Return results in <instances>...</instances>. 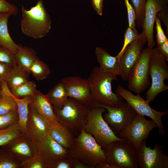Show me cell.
<instances>
[{"instance_id": "obj_42", "label": "cell", "mask_w": 168, "mask_h": 168, "mask_svg": "<svg viewBox=\"0 0 168 168\" xmlns=\"http://www.w3.org/2000/svg\"><path fill=\"white\" fill-rule=\"evenodd\" d=\"M168 7L163 8L159 12L157 17L163 22L166 27V33L168 34Z\"/></svg>"}, {"instance_id": "obj_22", "label": "cell", "mask_w": 168, "mask_h": 168, "mask_svg": "<svg viewBox=\"0 0 168 168\" xmlns=\"http://www.w3.org/2000/svg\"><path fill=\"white\" fill-rule=\"evenodd\" d=\"M10 16L8 14H0V45L15 54L21 45L17 44L14 42L9 32L7 23Z\"/></svg>"}, {"instance_id": "obj_29", "label": "cell", "mask_w": 168, "mask_h": 168, "mask_svg": "<svg viewBox=\"0 0 168 168\" xmlns=\"http://www.w3.org/2000/svg\"><path fill=\"white\" fill-rule=\"evenodd\" d=\"M50 72L49 67L38 57L33 63L30 69V73L37 81L46 79Z\"/></svg>"}, {"instance_id": "obj_25", "label": "cell", "mask_w": 168, "mask_h": 168, "mask_svg": "<svg viewBox=\"0 0 168 168\" xmlns=\"http://www.w3.org/2000/svg\"><path fill=\"white\" fill-rule=\"evenodd\" d=\"M13 96L17 105L18 115V122L22 134L25 135L29 115V105L31 102V96H28L19 98L13 95Z\"/></svg>"}, {"instance_id": "obj_10", "label": "cell", "mask_w": 168, "mask_h": 168, "mask_svg": "<svg viewBox=\"0 0 168 168\" xmlns=\"http://www.w3.org/2000/svg\"><path fill=\"white\" fill-rule=\"evenodd\" d=\"M156 127L157 126L154 120H147L145 116L138 114L118 137L128 140L137 150L142 142L148 138L151 131Z\"/></svg>"}, {"instance_id": "obj_37", "label": "cell", "mask_w": 168, "mask_h": 168, "mask_svg": "<svg viewBox=\"0 0 168 168\" xmlns=\"http://www.w3.org/2000/svg\"><path fill=\"white\" fill-rule=\"evenodd\" d=\"M124 2L127 10L128 27L135 30H137L135 10L133 6L130 3L129 0H124Z\"/></svg>"}, {"instance_id": "obj_40", "label": "cell", "mask_w": 168, "mask_h": 168, "mask_svg": "<svg viewBox=\"0 0 168 168\" xmlns=\"http://www.w3.org/2000/svg\"><path fill=\"white\" fill-rule=\"evenodd\" d=\"M12 65L0 62V82H7L11 71Z\"/></svg>"}, {"instance_id": "obj_7", "label": "cell", "mask_w": 168, "mask_h": 168, "mask_svg": "<svg viewBox=\"0 0 168 168\" xmlns=\"http://www.w3.org/2000/svg\"><path fill=\"white\" fill-rule=\"evenodd\" d=\"M106 111L102 107H90L84 127L85 131L91 134L102 148L114 141L123 139L115 134L104 119L103 114Z\"/></svg>"}, {"instance_id": "obj_4", "label": "cell", "mask_w": 168, "mask_h": 168, "mask_svg": "<svg viewBox=\"0 0 168 168\" xmlns=\"http://www.w3.org/2000/svg\"><path fill=\"white\" fill-rule=\"evenodd\" d=\"M58 122L77 136L86 123L90 107L70 97L62 103L53 106Z\"/></svg>"}, {"instance_id": "obj_46", "label": "cell", "mask_w": 168, "mask_h": 168, "mask_svg": "<svg viewBox=\"0 0 168 168\" xmlns=\"http://www.w3.org/2000/svg\"><path fill=\"white\" fill-rule=\"evenodd\" d=\"M2 90V83L0 82V96L1 95Z\"/></svg>"}, {"instance_id": "obj_6", "label": "cell", "mask_w": 168, "mask_h": 168, "mask_svg": "<svg viewBox=\"0 0 168 168\" xmlns=\"http://www.w3.org/2000/svg\"><path fill=\"white\" fill-rule=\"evenodd\" d=\"M106 163L114 168H138L137 150L127 140L114 141L103 148Z\"/></svg>"}, {"instance_id": "obj_18", "label": "cell", "mask_w": 168, "mask_h": 168, "mask_svg": "<svg viewBox=\"0 0 168 168\" xmlns=\"http://www.w3.org/2000/svg\"><path fill=\"white\" fill-rule=\"evenodd\" d=\"M48 122L34 108L29 106L24 135L34 143H36L48 133Z\"/></svg>"}, {"instance_id": "obj_11", "label": "cell", "mask_w": 168, "mask_h": 168, "mask_svg": "<svg viewBox=\"0 0 168 168\" xmlns=\"http://www.w3.org/2000/svg\"><path fill=\"white\" fill-rule=\"evenodd\" d=\"M107 113L103 118L115 134H119L133 120L138 113L127 102L119 107L102 105Z\"/></svg>"}, {"instance_id": "obj_8", "label": "cell", "mask_w": 168, "mask_h": 168, "mask_svg": "<svg viewBox=\"0 0 168 168\" xmlns=\"http://www.w3.org/2000/svg\"><path fill=\"white\" fill-rule=\"evenodd\" d=\"M116 93L124 99L138 114L147 116L156 123L159 135L165 134V129L162 122V117L168 114V111L161 112L152 108L147 101L142 98L140 94L135 95L120 85L117 86Z\"/></svg>"}, {"instance_id": "obj_2", "label": "cell", "mask_w": 168, "mask_h": 168, "mask_svg": "<svg viewBox=\"0 0 168 168\" xmlns=\"http://www.w3.org/2000/svg\"><path fill=\"white\" fill-rule=\"evenodd\" d=\"M69 156L85 164L99 168L106 163L105 153L91 134L83 128L75 137L72 147L68 150Z\"/></svg>"}, {"instance_id": "obj_27", "label": "cell", "mask_w": 168, "mask_h": 168, "mask_svg": "<svg viewBox=\"0 0 168 168\" xmlns=\"http://www.w3.org/2000/svg\"><path fill=\"white\" fill-rule=\"evenodd\" d=\"M22 134L18 121L0 129V147L5 145Z\"/></svg>"}, {"instance_id": "obj_9", "label": "cell", "mask_w": 168, "mask_h": 168, "mask_svg": "<svg viewBox=\"0 0 168 168\" xmlns=\"http://www.w3.org/2000/svg\"><path fill=\"white\" fill-rule=\"evenodd\" d=\"M152 49H143L133 67L128 80L130 91L140 94L149 85V60Z\"/></svg>"}, {"instance_id": "obj_30", "label": "cell", "mask_w": 168, "mask_h": 168, "mask_svg": "<svg viewBox=\"0 0 168 168\" xmlns=\"http://www.w3.org/2000/svg\"><path fill=\"white\" fill-rule=\"evenodd\" d=\"M37 89L35 83L29 80L10 90L12 94L15 97L22 98L26 96H32Z\"/></svg>"}, {"instance_id": "obj_44", "label": "cell", "mask_w": 168, "mask_h": 168, "mask_svg": "<svg viewBox=\"0 0 168 168\" xmlns=\"http://www.w3.org/2000/svg\"><path fill=\"white\" fill-rule=\"evenodd\" d=\"M156 47L161 53L165 57L167 61H168V40L165 42L157 46Z\"/></svg>"}, {"instance_id": "obj_16", "label": "cell", "mask_w": 168, "mask_h": 168, "mask_svg": "<svg viewBox=\"0 0 168 168\" xmlns=\"http://www.w3.org/2000/svg\"><path fill=\"white\" fill-rule=\"evenodd\" d=\"M168 0H146L142 30L146 34L147 47L152 49L156 45L153 35L154 23L157 13L168 7Z\"/></svg>"}, {"instance_id": "obj_39", "label": "cell", "mask_w": 168, "mask_h": 168, "mask_svg": "<svg viewBox=\"0 0 168 168\" xmlns=\"http://www.w3.org/2000/svg\"><path fill=\"white\" fill-rule=\"evenodd\" d=\"M155 22L156 24L157 45V46H158L164 43L168 39L161 27V20L157 17L156 18Z\"/></svg>"}, {"instance_id": "obj_1", "label": "cell", "mask_w": 168, "mask_h": 168, "mask_svg": "<svg viewBox=\"0 0 168 168\" xmlns=\"http://www.w3.org/2000/svg\"><path fill=\"white\" fill-rule=\"evenodd\" d=\"M117 76L102 72L98 67L93 69L87 79L92 99L90 107L102 105L119 107L125 102L122 97L112 90V82L117 80Z\"/></svg>"}, {"instance_id": "obj_19", "label": "cell", "mask_w": 168, "mask_h": 168, "mask_svg": "<svg viewBox=\"0 0 168 168\" xmlns=\"http://www.w3.org/2000/svg\"><path fill=\"white\" fill-rule=\"evenodd\" d=\"M31 97L29 106L34 108L48 122H58L53 105L46 95L37 89Z\"/></svg>"}, {"instance_id": "obj_48", "label": "cell", "mask_w": 168, "mask_h": 168, "mask_svg": "<svg viewBox=\"0 0 168 168\" xmlns=\"http://www.w3.org/2000/svg\"></svg>"}, {"instance_id": "obj_23", "label": "cell", "mask_w": 168, "mask_h": 168, "mask_svg": "<svg viewBox=\"0 0 168 168\" xmlns=\"http://www.w3.org/2000/svg\"><path fill=\"white\" fill-rule=\"evenodd\" d=\"M16 64L30 73L31 67L38 57L35 49L26 46L20 45L15 54Z\"/></svg>"}, {"instance_id": "obj_14", "label": "cell", "mask_w": 168, "mask_h": 168, "mask_svg": "<svg viewBox=\"0 0 168 168\" xmlns=\"http://www.w3.org/2000/svg\"><path fill=\"white\" fill-rule=\"evenodd\" d=\"M35 143L36 153L41 158L46 168H51L59 160L69 156L68 150L58 143L48 133L41 140Z\"/></svg>"}, {"instance_id": "obj_32", "label": "cell", "mask_w": 168, "mask_h": 168, "mask_svg": "<svg viewBox=\"0 0 168 168\" xmlns=\"http://www.w3.org/2000/svg\"><path fill=\"white\" fill-rule=\"evenodd\" d=\"M136 15V23L138 28L142 27L144 16L145 5L146 0H130Z\"/></svg>"}, {"instance_id": "obj_47", "label": "cell", "mask_w": 168, "mask_h": 168, "mask_svg": "<svg viewBox=\"0 0 168 168\" xmlns=\"http://www.w3.org/2000/svg\"><path fill=\"white\" fill-rule=\"evenodd\" d=\"M15 0V1H17V0Z\"/></svg>"}, {"instance_id": "obj_35", "label": "cell", "mask_w": 168, "mask_h": 168, "mask_svg": "<svg viewBox=\"0 0 168 168\" xmlns=\"http://www.w3.org/2000/svg\"><path fill=\"white\" fill-rule=\"evenodd\" d=\"M21 168H46L40 158L36 153L35 155L21 164Z\"/></svg>"}, {"instance_id": "obj_34", "label": "cell", "mask_w": 168, "mask_h": 168, "mask_svg": "<svg viewBox=\"0 0 168 168\" xmlns=\"http://www.w3.org/2000/svg\"><path fill=\"white\" fill-rule=\"evenodd\" d=\"M18 120L17 110L4 115H0V129L6 128L17 122Z\"/></svg>"}, {"instance_id": "obj_13", "label": "cell", "mask_w": 168, "mask_h": 168, "mask_svg": "<svg viewBox=\"0 0 168 168\" xmlns=\"http://www.w3.org/2000/svg\"><path fill=\"white\" fill-rule=\"evenodd\" d=\"M147 42L146 33L142 30L137 39L125 49L119 60V76L124 81H128L130 73Z\"/></svg>"}, {"instance_id": "obj_26", "label": "cell", "mask_w": 168, "mask_h": 168, "mask_svg": "<svg viewBox=\"0 0 168 168\" xmlns=\"http://www.w3.org/2000/svg\"><path fill=\"white\" fill-rule=\"evenodd\" d=\"M29 74L16 64L13 66L7 82L9 89H11L29 81Z\"/></svg>"}, {"instance_id": "obj_15", "label": "cell", "mask_w": 168, "mask_h": 168, "mask_svg": "<svg viewBox=\"0 0 168 168\" xmlns=\"http://www.w3.org/2000/svg\"><path fill=\"white\" fill-rule=\"evenodd\" d=\"M60 82L65 88L68 97L90 106L92 99L87 79L79 76H70L62 79Z\"/></svg>"}, {"instance_id": "obj_28", "label": "cell", "mask_w": 168, "mask_h": 168, "mask_svg": "<svg viewBox=\"0 0 168 168\" xmlns=\"http://www.w3.org/2000/svg\"><path fill=\"white\" fill-rule=\"evenodd\" d=\"M45 95L53 106L62 103L68 98L66 90L61 82L55 85Z\"/></svg>"}, {"instance_id": "obj_20", "label": "cell", "mask_w": 168, "mask_h": 168, "mask_svg": "<svg viewBox=\"0 0 168 168\" xmlns=\"http://www.w3.org/2000/svg\"><path fill=\"white\" fill-rule=\"evenodd\" d=\"M48 132L51 138L63 147L68 150L72 147L75 137L66 126L58 122H48Z\"/></svg>"}, {"instance_id": "obj_45", "label": "cell", "mask_w": 168, "mask_h": 168, "mask_svg": "<svg viewBox=\"0 0 168 168\" xmlns=\"http://www.w3.org/2000/svg\"><path fill=\"white\" fill-rule=\"evenodd\" d=\"M72 159L74 162V168H94L92 166L85 164Z\"/></svg>"}, {"instance_id": "obj_24", "label": "cell", "mask_w": 168, "mask_h": 168, "mask_svg": "<svg viewBox=\"0 0 168 168\" xmlns=\"http://www.w3.org/2000/svg\"><path fill=\"white\" fill-rule=\"evenodd\" d=\"M17 110L16 103L7 82H2L0 96V115L6 114Z\"/></svg>"}, {"instance_id": "obj_38", "label": "cell", "mask_w": 168, "mask_h": 168, "mask_svg": "<svg viewBox=\"0 0 168 168\" xmlns=\"http://www.w3.org/2000/svg\"><path fill=\"white\" fill-rule=\"evenodd\" d=\"M18 12V8L15 5L6 0H0V14L6 13L16 15Z\"/></svg>"}, {"instance_id": "obj_33", "label": "cell", "mask_w": 168, "mask_h": 168, "mask_svg": "<svg viewBox=\"0 0 168 168\" xmlns=\"http://www.w3.org/2000/svg\"><path fill=\"white\" fill-rule=\"evenodd\" d=\"M139 34L137 30H135L129 27L126 29L124 35L123 47L116 57L119 60L125 48L138 37Z\"/></svg>"}, {"instance_id": "obj_17", "label": "cell", "mask_w": 168, "mask_h": 168, "mask_svg": "<svg viewBox=\"0 0 168 168\" xmlns=\"http://www.w3.org/2000/svg\"><path fill=\"white\" fill-rule=\"evenodd\" d=\"M1 147L7 151L21 164L36 153L35 143L23 134Z\"/></svg>"}, {"instance_id": "obj_3", "label": "cell", "mask_w": 168, "mask_h": 168, "mask_svg": "<svg viewBox=\"0 0 168 168\" xmlns=\"http://www.w3.org/2000/svg\"><path fill=\"white\" fill-rule=\"evenodd\" d=\"M21 27L22 32L34 39L46 36L51 27V18L45 9L42 0H39L35 6L30 9L21 7Z\"/></svg>"}, {"instance_id": "obj_31", "label": "cell", "mask_w": 168, "mask_h": 168, "mask_svg": "<svg viewBox=\"0 0 168 168\" xmlns=\"http://www.w3.org/2000/svg\"><path fill=\"white\" fill-rule=\"evenodd\" d=\"M21 164L17 162L6 150L0 149V168H21Z\"/></svg>"}, {"instance_id": "obj_21", "label": "cell", "mask_w": 168, "mask_h": 168, "mask_svg": "<svg viewBox=\"0 0 168 168\" xmlns=\"http://www.w3.org/2000/svg\"><path fill=\"white\" fill-rule=\"evenodd\" d=\"M95 54L97 61L100 64L99 67L102 72L119 75V60L116 56L110 55L101 47H96Z\"/></svg>"}, {"instance_id": "obj_12", "label": "cell", "mask_w": 168, "mask_h": 168, "mask_svg": "<svg viewBox=\"0 0 168 168\" xmlns=\"http://www.w3.org/2000/svg\"><path fill=\"white\" fill-rule=\"evenodd\" d=\"M146 140L137 150L138 167L140 168H168V156L163 146L155 143L153 148L147 146Z\"/></svg>"}, {"instance_id": "obj_36", "label": "cell", "mask_w": 168, "mask_h": 168, "mask_svg": "<svg viewBox=\"0 0 168 168\" xmlns=\"http://www.w3.org/2000/svg\"><path fill=\"white\" fill-rule=\"evenodd\" d=\"M0 62L13 66L16 64L15 54L10 50L0 45Z\"/></svg>"}, {"instance_id": "obj_41", "label": "cell", "mask_w": 168, "mask_h": 168, "mask_svg": "<svg viewBox=\"0 0 168 168\" xmlns=\"http://www.w3.org/2000/svg\"><path fill=\"white\" fill-rule=\"evenodd\" d=\"M51 168H74L73 159L69 156L62 158L53 164Z\"/></svg>"}, {"instance_id": "obj_5", "label": "cell", "mask_w": 168, "mask_h": 168, "mask_svg": "<svg viewBox=\"0 0 168 168\" xmlns=\"http://www.w3.org/2000/svg\"><path fill=\"white\" fill-rule=\"evenodd\" d=\"M165 57L156 47L152 48L149 60V74L151 84L146 92V100L150 104L161 92L168 89L165 83L168 79V66Z\"/></svg>"}, {"instance_id": "obj_43", "label": "cell", "mask_w": 168, "mask_h": 168, "mask_svg": "<svg viewBox=\"0 0 168 168\" xmlns=\"http://www.w3.org/2000/svg\"><path fill=\"white\" fill-rule=\"evenodd\" d=\"M104 0H91L92 7L97 14L100 16L103 14V2Z\"/></svg>"}]
</instances>
